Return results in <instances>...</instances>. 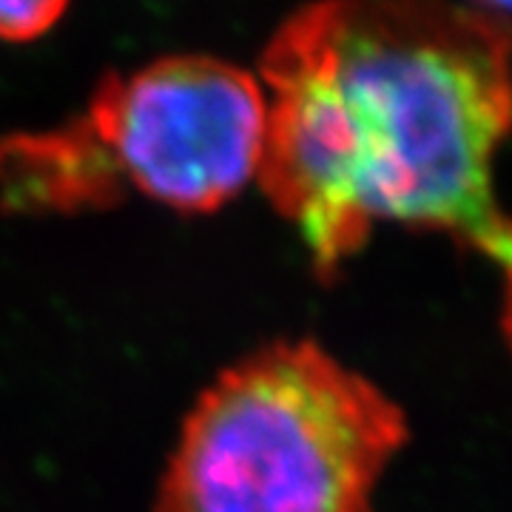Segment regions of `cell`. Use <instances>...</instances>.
I'll use <instances>...</instances> for the list:
<instances>
[{
  "label": "cell",
  "mask_w": 512,
  "mask_h": 512,
  "mask_svg": "<svg viewBox=\"0 0 512 512\" xmlns=\"http://www.w3.org/2000/svg\"><path fill=\"white\" fill-rule=\"evenodd\" d=\"M256 180L319 276L379 222L512 262L493 168L512 134V20L498 6L333 0L293 12L259 60Z\"/></svg>",
  "instance_id": "cell-1"
},
{
  "label": "cell",
  "mask_w": 512,
  "mask_h": 512,
  "mask_svg": "<svg viewBox=\"0 0 512 512\" xmlns=\"http://www.w3.org/2000/svg\"><path fill=\"white\" fill-rule=\"evenodd\" d=\"M410 436L382 387L311 339L271 342L191 404L157 512H376Z\"/></svg>",
  "instance_id": "cell-2"
},
{
  "label": "cell",
  "mask_w": 512,
  "mask_h": 512,
  "mask_svg": "<svg viewBox=\"0 0 512 512\" xmlns=\"http://www.w3.org/2000/svg\"><path fill=\"white\" fill-rule=\"evenodd\" d=\"M265 134L259 77L211 55H168L106 74L63 126L0 140V205L77 214L126 194L205 214L256 180Z\"/></svg>",
  "instance_id": "cell-3"
},
{
  "label": "cell",
  "mask_w": 512,
  "mask_h": 512,
  "mask_svg": "<svg viewBox=\"0 0 512 512\" xmlns=\"http://www.w3.org/2000/svg\"><path fill=\"white\" fill-rule=\"evenodd\" d=\"M66 3L60 0H20L0 3V40L26 43L46 35L57 20L66 15Z\"/></svg>",
  "instance_id": "cell-4"
},
{
  "label": "cell",
  "mask_w": 512,
  "mask_h": 512,
  "mask_svg": "<svg viewBox=\"0 0 512 512\" xmlns=\"http://www.w3.org/2000/svg\"><path fill=\"white\" fill-rule=\"evenodd\" d=\"M501 274H504V282H501V339H504V348L512 359V262Z\"/></svg>",
  "instance_id": "cell-5"
}]
</instances>
